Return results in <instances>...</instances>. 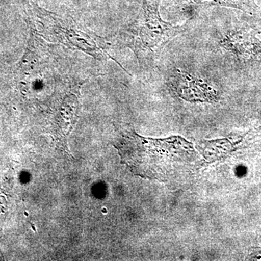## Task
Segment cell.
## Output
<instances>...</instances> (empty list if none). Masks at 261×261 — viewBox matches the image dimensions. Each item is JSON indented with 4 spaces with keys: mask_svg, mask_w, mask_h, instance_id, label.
<instances>
[{
    "mask_svg": "<svg viewBox=\"0 0 261 261\" xmlns=\"http://www.w3.org/2000/svg\"><path fill=\"white\" fill-rule=\"evenodd\" d=\"M174 92L189 102H214L219 99V92L200 79L176 70L171 83Z\"/></svg>",
    "mask_w": 261,
    "mask_h": 261,
    "instance_id": "5b68a950",
    "label": "cell"
},
{
    "mask_svg": "<svg viewBox=\"0 0 261 261\" xmlns=\"http://www.w3.org/2000/svg\"><path fill=\"white\" fill-rule=\"evenodd\" d=\"M192 4L204 6H220L235 8L248 13L254 14L258 9L255 0H190Z\"/></svg>",
    "mask_w": 261,
    "mask_h": 261,
    "instance_id": "8992f818",
    "label": "cell"
},
{
    "mask_svg": "<svg viewBox=\"0 0 261 261\" xmlns=\"http://www.w3.org/2000/svg\"><path fill=\"white\" fill-rule=\"evenodd\" d=\"M121 163L141 177L161 181L175 172L179 163L186 162L194 154L192 144L176 136L154 140L127 132L116 145Z\"/></svg>",
    "mask_w": 261,
    "mask_h": 261,
    "instance_id": "6da1fadb",
    "label": "cell"
},
{
    "mask_svg": "<svg viewBox=\"0 0 261 261\" xmlns=\"http://www.w3.org/2000/svg\"><path fill=\"white\" fill-rule=\"evenodd\" d=\"M221 45L242 64L261 63V41L249 27L230 31L223 38Z\"/></svg>",
    "mask_w": 261,
    "mask_h": 261,
    "instance_id": "277c9868",
    "label": "cell"
},
{
    "mask_svg": "<svg viewBox=\"0 0 261 261\" xmlns=\"http://www.w3.org/2000/svg\"><path fill=\"white\" fill-rule=\"evenodd\" d=\"M160 0H143L142 9L124 33L127 46L139 61H145L157 56L175 37L187 30V25H173L161 18Z\"/></svg>",
    "mask_w": 261,
    "mask_h": 261,
    "instance_id": "3957f363",
    "label": "cell"
},
{
    "mask_svg": "<svg viewBox=\"0 0 261 261\" xmlns=\"http://www.w3.org/2000/svg\"><path fill=\"white\" fill-rule=\"evenodd\" d=\"M31 30L47 42L58 43L69 49L83 51L94 59L116 61L108 51V44L104 38L77 23L70 16H62L41 8L35 3L29 5Z\"/></svg>",
    "mask_w": 261,
    "mask_h": 261,
    "instance_id": "7a4b0ae2",
    "label": "cell"
}]
</instances>
